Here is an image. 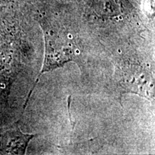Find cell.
<instances>
[{
	"instance_id": "2",
	"label": "cell",
	"mask_w": 155,
	"mask_h": 155,
	"mask_svg": "<svg viewBox=\"0 0 155 155\" xmlns=\"http://www.w3.org/2000/svg\"><path fill=\"white\" fill-rule=\"evenodd\" d=\"M116 75L122 94H137L150 100L154 98V78L146 68L136 64H121Z\"/></svg>"
},
{
	"instance_id": "1",
	"label": "cell",
	"mask_w": 155,
	"mask_h": 155,
	"mask_svg": "<svg viewBox=\"0 0 155 155\" xmlns=\"http://www.w3.org/2000/svg\"><path fill=\"white\" fill-rule=\"evenodd\" d=\"M40 25L45 38V57L42 67L38 75L33 86L29 93L24 105L26 108L35 88L40 81L42 74L63 67L69 62L74 61L76 58L73 44L69 41L67 36L58 31L55 27L46 21L42 20Z\"/></svg>"
},
{
	"instance_id": "4",
	"label": "cell",
	"mask_w": 155,
	"mask_h": 155,
	"mask_svg": "<svg viewBox=\"0 0 155 155\" xmlns=\"http://www.w3.org/2000/svg\"><path fill=\"white\" fill-rule=\"evenodd\" d=\"M11 0H0V7L2 5H7V3H9Z\"/></svg>"
},
{
	"instance_id": "3",
	"label": "cell",
	"mask_w": 155,
	"mask_h": 155,
	"mask_svg": "<svg viewBox=\"0 0 155 155\" xmlns=\"http://www.w3.org/2000/svg\"><path fill=\"white\" fill-rule=\"evenodd\" d=\"M35 136L23 133L18 127L10 128L0 137V153L4 154H25L29 143Z\"/></svg>"
}]
</instances>
